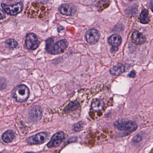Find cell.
Wrapping results in <instances>:
<instances>
[{"label": "cell", "mask_w": 153, "mask_h": 153, "mask_svg": "<svg viewBox=\"0 0 153 153\" xmlns=\"http://www.w3.org/2000/svg\"><path fill=\"white\" fill-rule=\"evenodd\" d=\"M30 91L28 87L24 85H17L13 89L12 96L18 102H22L27 101L29 96Z\"/></svg>", "instance_id": "7a4b0ae2"}, {"label": "cell", "mask_w": 153, "mask_h": 153, "mask_svg": "<svg viewBox=\"0 0 153 153\" xmlns=\"http://www.w3.org/2000/svg\"><path fill=\"white\" fill-rule=\"evenodd\" d=\"M129 1H135V0H129Z\"/></svg>", "instance_id": "f1b7e54d"}, {"label": "cell", "mask_w": 153, "mask_h": 153, "mask_svg": "<svg viewBox=\"0 0 153 153\" xmlns=\"http://www.w3.org/2000/svg\"><path fill=\"white\" fill-rule=\"evenodd\" d=\"M82 128V124L81 123H78L77 124L75 125L74 126V129L75 131H79L81 130Z\"/></svg>", "instance_id": "44dd1931"}, {"label": "cell", "mask_w": 153, "mask_h": 153, "mask_svg": "<svg viewBox=\"0 0 153 153\" xmlns=\"http://www.w3.org/2000/svg\"><path fill=\"white\" fill-rule=\"evenodd\" d=\"M48 11V9L43 3L34 2L28 3L25 13L31 18L42 19L46 16Z\"/></svg>", "instance_id": "6da1fadb"}, {"label": "cell", "mask_w": 153, "mask_h": 153, "mask_svg": "<svg viewBox=\"0 0 153 153\" xmlns=\"http://www.w3.org/2000/svg\"><path fill=\"white\" fill-rule=\"evenodd\" d=\"M142 138L139 135H137L133 138V141L134 143H139L142 141Z\"/></svg>", "instance_id": "7402d4cb"}, {"label": "cell", "mask_w": 153, "mask_h": 153, "mask_svg": "<svg viewBox=\"0 0 153 153\" xmlns=\"http://www.w3.org/2000/svg\"><path fill=\"white\" fill-rule=\"evenodd\" d=\"M57 30H58V32H62L64 30V28L62 26H58L57 27Z\"/></svg>", "instance_id": "cb8c5ba5"}, {"label": "cell", "mask_w": 153, "mask_h": 153, "mask_svg": "<svg viewBox=\"0 0 153 153\" xmlns=\"http://www.w3.org/2000/svg\"><path fill=\"white\" fill-rule=\"evenodd\" d=\"M1 6L6 13L11 16H15L19 14L22 11L23 8V4L22 2H19L16 4L13 5H7L4 3H1Z\"/></svg>", "instance_id": "277c9868"}, {"label": "cell", "mask_w": 153, "mask_h": 153, "mask_svg": "<svg viewBox=\"0 0 153 153\" xmlns=\"http://www.w3.org/2000/svg\"><path fill=\"white\" fill-rule=\"evenodd\" d=\"M29 117L31 120L37 121L40 120L42 117V110L39 105H36L31 108L29 113Z\"/></svg>", "instance_id": "30bf717a"}, {"label": "cell", "mask_w": 153, "mask_h": 153, "mask_svg": "<svg viewBox=\"0 0 153 153\" xmlns=\"http://www.w3.org/2000/svg\"><path fill=\"white\" fill-rule=\"evenodd\" d=\"M136 76V73L134 71H132V72H130V73L128 74V76H130V77H135Z\"/></svg>", "instance_id": "d4e9b609"}, {"label": "cell", "mask_w": 153, "mask_h": 153, "mask_svg": "<svg viewBox=\"0 0 153 153\" xmlns=\"http://www.w3.org/2000/svg\"><path fill=\"white\" fill-rule=\"evenodd\" d=\"M68 45V42L65 39L59 40L54 45L53 49L50 53L53 55L58 54L65 50Z\"/></svg>", "instance_id": "8fae6325"}, {"label": "cell", "mask_w": 153, "mask_h": 153, "mask_svg": "<svg viewBox=\"0 0 153 153\" xmlns=\"http://www.w3.org/2000/svg\"><path fill=\"white\" fill-rule=\"evenodd\" d=\"M109 44L113 47L119 46L122 43V38L118 34H114L109 37L108 39Z\"/></svg>", "instance_id": "4fadbf2b"}, {"label": "cell", "mask_w": 153, "mask_h": 153, "mask_svg": "<svg viewBox=\"0 0 153 153\" xmlns=\"http://www.w3.org/2000/svg\"><path fill=\"white\" fill-rule=\"evenodd\" d=\"M125 71V66L121 64H119L112 67L110 70V74L113 76H118L122 74Z\"/></svg>", "instance_id": "9a60e30c"}, {"label": "cell", "mask_w": 153, "mask_h": 153, "mask_svg": "<svg viewBox=\"0 0 153 153\" xmlns=\"http://www.w3.org/2000/svg\"><path fill=\"white\" fill-rule=\"evenodd\" d=\"M25 44L29 50H35L39 46V40L37 36L34 33H29L25 38Z\"/></svg>", "instance_id": "8992f818"}, {"label": "cell", "mask_w": 153, "mask_h": 153, "mask_svg": "<svg viewBox=\"0 0 153 153\" xmlns=\"http://www.w3.org/2000/svg\"><path fill=\"white\" fill-rule=\"evenodd\" d=\"M85 38L88 44L94 45L96 44L99 39V31L95 29H90L85 33Z\"/></svg>", "instance_id": "52a82bcc"}, {"label": "cell", "mask_w": 153, "mask_h": 153, "mask_svg": "<svg viewBox=\"0 0 153 153\" xmlns=\"http://www.w3.org/2000/svg\"><path fill=\"white\" fill-rule=\"evenodd\" d=\"M5 18V15L3 11L2 10H1V19H4Z\"/></svg>", "instance_id": "484cf974"}, {"label": "cell", "mask_w": 153, "mask_h": 153, "mask_svg": "<svg viewBox=\"0 0 153 153\" xmlns=\"http://www.w3.org/2000/svg\"><path fill=\"white\" fill-rule=\"evenodd\" d=\"M132 40L134 44L140 45L146 42V38L142 33L136 30L132 34Z\"/></svg>", "instance_id": "7c38bea8"}, {"label": "cell", "mask_w": 153, "mask_h": 153, "mask_svg": "<svg viewBox=\"0 0 153 153\" xmlns=\"http://www.w3.org/2000/svg\"><path fill=\"white\" fill-rule=\"evenodd\" d=\"M114 125L116 129L125 132H133L135 131L137 128V125L135 122L125 120H120L116 121Z\"/></svg>", "instance_id": "3957f363"}, {"label": "cell", "mask_w": 153, "mask_h": 153, "mask_svg": "<svg viewBox=\"0 0 153 153\" xmlns=\"http://www.w3.org/2000/svg\"><path fill=\"white\" fill-rule=\"evenodd\" d=\"M38 2L41 3L46 4L49 1V0H37Z\"/></svg>", "instance_id": "4316f807"}, {"label": "cell", "mask_w": 153, "mask_h": 153, "mask_svg": "<svg viewBox=\"0 0 153 153\" xmlns=\"http://www.w3.org/2000/svg\"><path fill=\"white\" fill-rule=\"evenodd\" d=\"M5 46L8 48H13L18 45V43L16 40L12 39H9L6 40L5 42Z\"/></svg>", "instance_id": "ac0fdd59"}, {"label": "cell", "mask_w": 153, "mask_h": 153, "mask_svg": "<svg viewBox=\"0 0 153 153\" xmlns=\"http://www.w3.org/2000/svg\"><path fill=\"white\" fill-rule=\"evenodd\" d=\"M79 102L77 101L72 102L66 107L65 110L66 111H72L78 108L79 107Z\"/></svg>", "instance_id": "d6986e66"}, {"label": "cell", "mask_w": 153, "mask_h": 153, "mask_svg": "<svg viewBox=\"0 0 153 153\" xmlns=\"http://www.w3.org/2000/svg\"><path fill=\"white\" fill-rule=\"evenodd\" d=\"M105 107V103L102 100L96 99L92 102L91 108L95 111H99L102 110Z\"/></svg>", "instance_id": "5bb4252c"}, {"label": "cell", "mask_w": 153, "mask_h": 153, "mask_svg": "<svg viewBox=\"0 0 153 153\" xmlns=\"http://www.w3.org/2000/svg\"><path fill=\"white\" fill-rule=\"evenodd\" d=\"M49 135L45 132H40L27 139L28 143L31 145H38L45 143L48 139Z\"/></svg>", "instance_id": "5b68a950"}, {"label": "cell", "mask_w": 153, "mask_h": 153, "mask_svg": "<svg viewBox=\"0 0 153 153\" xmlns=\"http://www.w3.org/2000/svg\"><path fill=\"white\" fill-rule=\"evenodd\" d=\"M149 6L152 11L153 12V0H151L149 2Z\"/></svg>", "instance_id": "603a6c76"}, {"label": "cell", "mask_w": 153, "mask_h": 153, "mask_svg": "<svg viewBox=\"0 0 153 153\" xmlns=\"http://www.w3.org/2000/svg\"><path fill=\"white\" fill-rule=\"evenodd\" d=\"M54 39L53 38H49L46 40V50L49 52L50 53L52 51V49L54 47Z\"/></svg>", "instance_id": "ffe728a7"}, {"label": "cell", "mask_w": 153, "mask_h": 153, "mask_svg": "<svg viewBox=\"0 0 153 153\" xmlns=\"http://www.w3.org/2000/svg\"><path fill=\"white\" fill-rule=\"evenodd\" d=\"M59 13L66 16H72L76 12L75 7L71 4H62L58 8Z\"/></svg>", "instance_id": "9c48e42d"}, {"label": "cell", "mask_w": 153, "mask_h": 153, "mask_svg": "<svg viewBox=\"0 0 153 153\" xmlns=\"http://www.w3.org/2000/svg\"><path fill=\"white\" fill-rule=\"evenodd\" d=\"M14 138V134L13 131L7 130L5 131L2 136L3 141L5 143H10L12 142Z\"/></svg>", "instance_id": "2e32d148"}, {"label": "cell", "mask_w": 153, "mask_h": 153, "mask_svg": "<svg viewBox=\"0 0 153 153\" xmlns=\"http://www.w3.org/2000/svg\"><path fill=\"white\" fill-rule=\"evenodd\" d=\"M150 22L149 13L146 10H144L140 16V22L143 24H147Z\"/></svg>", "instance_id": "e0dca14e"}, {"label": "cell", "mask_w": 153, "mask_h": 153, "mask_svg": "<svg viewBox=\"0 0 153 153\" xmlns=\"http://www.w3.org/2000/svg\"><path fill=\"white\" fill-rule=\"evenodd\" d=\"M64 138L65 134L63 132H59L56 133L52 136L50 142L48 143V147L49 148L57 147Z\"/></svg>", "instance_id": "ba28073f"}, {"label": "cell", "mask_w": 153, "mask_h": 153, "mask_svg": "<svg viewBox=\"0 0 153 153\" xmlns=\"http://www.w3.org/2000/svg\"><path fill=\"white\" fill-rule=\"evenodd\" d=\"M24 153H32V152H25Z\"/></svg>", "instance_id": "83f0119b"}]
</instances>
